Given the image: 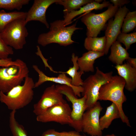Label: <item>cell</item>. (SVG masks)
Here are the masks:
<instances>
[{"instance_id": "cell-1", "label": "cell", "mask_w": 136, "mask_h": 136, "mask_svg": "<svg viewBox=\"0 0 136 136\" xmlns=\"http://www.w3.org/2000/svg\"><path fill=\"white\" fill-rule=\"evenodd\" d=\"M35 84L32 78L27 77L23 85L14 87L6 93L0 91V101L12 111L23 108L33 99Z\"/></svg>"}, {"instance_id": "cell-2", "label": "cell", "mask_w": 136, "mask_h": 136, "mask_svg": "<svg viewBox=\"0 0 136 136\" xmlns=\"http://www.w3.org/2000/svg\"><path fill=\"white\" fill-rule=\"evenodd\" d=\"M125 82L120 76H113L111 80L103 85L99 91L98 100H109L115 104L118 107L122 121L128 126L131 127L128 117L123 109V104L127 100L124 92Z\"/></svg>"}, {"instance_id": "cell-3", "label": "cell", "mask_w": 136, "mask_h": 136, "mask_svg": "<svg viewBox=\"0 0 136 136\" xmlns=\"http://www.w3.org/2000/svg\"><path fill=\"white\" fill-rule=\"evenodd\" d=\"M77 23L66 27L63 20H57L51 23L50 30L48 32L40 34L38 38V43L45 47L50 44L56 43L66 46L75 42L72 36L76 30L82 29L76 27Z\"/></svg>"}, {"instance_id": "cell-4", "label": "cell", "mask_w": 136, "mask_h": 136, "mask_svg": "<svg viewBox=\"0 0 136 136\" xmlns=\"http://www.w3.org/2000/svg\"><path fill=\"white\" fill-rule=\"evenodd\" d=\"M113 74L112 71L104 73L97 67L95 73L89 76L83 81L81 86L83 91L81 94L82 96L86 97V110L96 104L98 100L101 87L111 80Z\"/></svg>"}, {"instance_id": "cell-5", "label": "cell", "mask_w": 136, "mask_h": 136, "mask_svg": "<svg viewBox=\"0 0 136 136\" xmlns=\"http://www.w3.org/2000/svg\"><path fill=\"white\" fill-rule=\"evenodd\" d=\"M29 71L22 60L19 66L0 67V91L6 93L15 87L20 85L28 76Z\"/></svg>"}, {"instance_id": "cell-6", "label": "cell", "mask_w": 136, "mask_h": 136, "mask_svg": "<svg viewBox=\"0 0 136 136\" xmlns=\"http://www.w3.org/2000/svg\"><path fill=\"white\" fill-rule=\"evenodd\" d=\"M25 19L20 18L13 21L1 32L6 44L16 50L22 49L26 43L28 33Z\"/></svg>"}, {"instance_id": "cell-7", "label": "cell", "mask_w": 136, "mask_h": 136, "mask_svg": "<svg viewBox=\"0 0 136 136\" xmlns=\"http://www.w3.org/2000/svg\"><path fill=\"white\" fill-rule=\"evenodd\" d=\"M55 86L58 91L65 95L67 99L72 104L71 117L72 122L70 125L78 132L82 131V119L87 109L86 97L84 96L82 98H78L72 88L67 85L58 84Z\"/></svg>"}, {"instance_id": "cell-8", "label": "cell", "mask_w": 136, "mask_h": 136, "mask_svg": "<svg viewBox=\"0 0 136 136\" xmlns=\"http://www.w3.org/2000/svg\"><path fill=\"white\" fill-rule=\"evenodd\" d=\"M119 8L111 4L108 9L99 14L89 12L85 13L81 18V21L86 26L87 37H97L106 26L107 22L114 16Z\"/></svg>"}, {"instance_id": "cell-9", "label": "cell", "mask_w": 136, "mask_h": 136, "mask_svg": "<svg viewBox=\"0 0 136 136\" xmlns=\"http://www.w3.org/2000/svg\"><path fill=\"white\" fill-rule=\"evenodd\" d=\"M72 111L67 103L58 104L49 108L44 113L37 116L36 120L42 123L54 122L62 125H70L72 122Z\"/></svg>"}, {"instance_id": "cell-10", "label": "cell", "mask_w": 136, "mask_h": 136, "mask_svg": "<svg viewBox=\"0 0 136 136\" xmlns=\"http://www.w3.org/2000/svg\"><path fill=\"white\" fill-rule=\"evenodd\" d=\"M97 101L92 107L88 108L83 115L82 120V131L91 136H102V130L99 124V116L103 109Z\"/></svg>"}, {"instance_id": "cell-11", "label": "cell", "mask_w": 136, "mask_h": 136, "mask_svg": "<svg viewBox=\"0 0 136 136\" xmlns=\"http://www.w3.org/2000/svg\"><path fill=\"white\" fill-rule=\"evenodd\" d=\"M66 103L63 95L57 90L54 84L46 88L39 101L33 105V113L37 116L53 106Z\"/></svg>"}, {"instance_id": "cell-12", "label": "cell", "mask_w": 136, "mask_h": 136, "mask_svg": "<svg viewBox=\"0 0 136 136\" xmlns=\"http://www.w3.org/2000/svg\"><path fill=\"white\" fill-rule=\"evenodd\" d=\"M129 10L125 6L119 8L115 14L114 18L109 19L105 31L106 43L104 51L105 54H108L112 44L116 40L117 36L121 32L123 20Z\"/></svg>"}, {"instance_id": "cell-13", "label": "cell", "mask_w": 136, "mask_h": 136, "mask_svg": "<svg viewBox=\"0 0 136 136\" xmlns=\"http://www.w3.org/2000/svg\"><path fill=\"white\" fill-rule=\"evenodd\" d=\"M59 0H35L33 4L27 12L25 19L27 24L32 21H39L44 24L47 28L49 27L46 16V12L48 8L52 4Z\"/></svg>"}, {"instance_id": "cell-14", "label": "cell", "mask_w": 136, "mask_h": 136, "mask_svg": "<svg viewBox=\"0 0 136 136\" xmlns=\"http://www.w3.org/2000/svg\"><path fill=\"white\" fill-rule=\"evenodd\" d=\"M34 70L38 73L39 78L38 81L35 83L34 88L38 87L45 82L50 81L55 82L61 85H65L71 87L75 95L80 97L83 91L81 86H74L71 84V79L68 77L66 74L60 73L57 77H50L46 75L36 65L32 66Z\"/></svg>"}, {"instance_id": "cell-15", "label": "cell", "mask_w": 136, "mask_h": 136, "mask_svg": "<svg viewBox=\"0 0 136 136\" xmlns=\"http://www.w3.org/2000/svg\"><path fill=\"white\" fill-rule=\"evenodd\" d=\"M119 76L123 78L125 82V88L132 92L136 88V69L130 66L127 63L115 67Z\"/></svg>"}, {"instance_id": "cell-16", "label": "cell", "mask_w": 136, "mask_h": 136, "mask_svg": "<svg viewBox=\"0 0 136 136\" xmlns=\"http://www.w3.org/2000/svg\"><path fill=\"white\" fill-rule=\"evenodd\" d=\"M111 4L109 1H104L102 3L94 1L88 3L81 7L77 10L72 11L64 15L63 22L65 26L72 22V20L77 16L83 13L90 12L93 10H101L104 8L108 7Z\"/></svg>"}, {"instance_id": "cell-17", "label": "cell", "mask_w": 136, "mask_h": 136, "mask_svg": "<svg viewBox=\"0 0 136 136\" xmlns=\"http://www.w3.org/2000/svg\"><path fill=\"white\" fill-rule=\"evenodd\" d=\"M104 55V52L93 50L89 51L83 53L77 60L80 71L84 73L93 72L94 71V64L95 60Z\"/></svg>"}, {"instance_id": "cell-18", "label": "cell", "mask_w": 136, "mask_h": 136, "mask_svg": "<svg viewBox=\"0 0 136 136\" xmlns=\"http://www.w3.org/2000/svg\"><path fill=\"white\" fill-rule=\"evenodd\" d=\"M111 53L109 60L116 65H121L129 56L127 50L123 47L121 43L117 41L114 42L110 48Z\"/></svg>"}, {"instance_id": "cell-19", "label": "cell", "mask_w": 136, "mask_h": 136, "mask_svg": "<svg viewBox=\"0 0 136 136\" xmlns=\"http://www.w3.org/2000/svg\"><path fill=\"white\" fill-rule=\"evenodd\" d=\"M78 58V56L76 55L74 53H73L71 60L73 63V66L70 67L66 71L55 72L56 73H63L68 74L71 77V84L74 86H82L83 81L81 77L84 73L80 71H78L79 69L77 62Z\"/></svg>"}, {"instance_id": "cell-20", "label": "cell", "mask_w": 136, "mask_h": 136, "mask_svg": "<svg viewBox=\"0 0 136 136\" xmlns=\"http://www.w3.org/2000/svg\"><path fill=\"white\" fill-rule=\"evenodd\" d=\"M120 118V114L118 108L114 103L107 107L104 115L99 118V124L103 130L108 128L114 120Z\"/></svg>"}, {"instance_id": "cell-21", "label": "cell", "mask_w": 136, "mask_h": 136, "mask_svg": "<svg viewBox=\"0 0 136 136\" xmlns=\"http://www.w3.org/2000/svg\"><path fill=\"white\" fill-rule=\"evenodd\" d=\"M106 43L105 36L100 37H87L84 41V46L87 50L104 52Z\"/></svg>"}, {"instance_id": "cell-22", "label": "cell", "mask_w": 136, "mask_h": 136, "mask_svg": "<svg viewBox=\"0 0 136 136\" xmlns=\"http://www.w3.org/2000/svg\"><path fill=\"white\" fill-rule=\"evenodd\" d=\"M27 12L15 11L7 12L4 10L0 11V32L13 21L20 18H25Z\"/></svg>"}, {"instance_id": "cell-23", "label": "cell", "mask_w": 136, "mask_h": 136, "mask_svg": "<svg viewBox=\"0 0 136 136\" xmlns=\"http://www.w3.org/2000/svg\"><path fill=\"white\" fill-rule=\"evenodd\" d=\"M92 0H59L56 4L62 5L65 15L79 9L81 7L94 1Z\"/></svg>"}, {"instance_id": "cell-24", "label": "cell", "mask_w": 136, "mask_h": 136, "mask_svg": "<svg viewBox=\"0 0 136 136\" xmlns=\"http://www.w3.org/2000/svg\"><path fill=\"white\" fill-rule=\"evenodd\" d=\"M16 111H12L10 113L9 125L13 136H28L23 126L19 123L15 118Z\"/></svg>"}, {"instance_id": "cell-25", "label": "cell", "mask_w": 136, "mask_h": 136, "mask_svg": "<svg viewBox=\"0 0 136 136\" xmlns=\"http://www.w3.org/2000/svg\"><path fill=\"white\" fill-rule=\"evenodd\" d=\"M136 26V11L128 12L125 17L122 26L121 32L127 33L133 30Z\"/></svg>"}, {"instance_id": "cell-26", "label": "cell", "mask_w": 136, "mask_h": 136, "mask_svg": "<svg viewBox=\"0 0 136 136\" xmlns=\"http://www.w3.org/2000/svg\"><path fill=\"white\" fill-rule=\"evenodd\" d=\"M29 0H0V8L8 10H19L23 6L28 4Z\"/></svg>"}, {"instance_id": "cell-27", "label": "cell", "mask_w": 136, "mask_h": 136, "mask_svg": "<svg viewBox=\"0 0 136 136\" xmlns=\"http://www.w3.org/2000/svg\"><path fill=\"white\" fill-rule=\"evenodd\" d=\"M116 41L123 43L127 50L130 48L131 44L136 42V32L127 33L121 32L117 36Z\"/></svg>"}, {"instance_id": "cell-28", "label": "cell", "mask_w": 136, "mask_h": 136, "mask_svg": "<svg viewBox=\"0 0 136 136\" xmlns=\"http://www.w3.org/2000/svg\"><path fill=\"white\" fill-rule=\"evenodd\" d=\"M41 136H84L75 130L59 132L53 129H49L44 131Z\"/></svg>"}, {"instance_id": "cell-29", "label": "cell", "mask_w": 136, "mask_h": 136, "mask_svg": "<svg viewBox=\"0 0 136 136\" xmlns=\"http://www.w3.org/2000/svg\"><path fill=\"white\" fill-rule=\"evenodd\" d=\"M13 48L7 45L3 40L0 32V59H6L14 54Z\"/></svg>"}, {"instance_id": "cell-30", "label": "cell", "mask_w": 136, "mask_h": 136, "mask_svg": "<svg viewBox=\"0 0 136 136\" xmlns=\"http://www.w3.org/2000/svg\"><path fill=\"white\" fill-rule=\"evenodd\" d=\"M22 60L21 59H18L13 61L11 58H8L6 59H0V67H8L14 65L19 66Z\"/></svg>"}, {"instance_id": "cell-31", "label": "cell", "mask_w": 136, "mask_h": 136, "mask_svg": "<svg viewBox=\"0 0 136 136\" xmlns=\"http://www.w3.org/2000/svg\"><path fill=\"white\" fill-rule=\"evenodd\" d=\"M110 1L113 3L114 6H117L119 8L130 2V1L127 0H111Z\"/></svg>"}, {"instance_id": "cell-32", "label": "cell", "mask_w": 136, "mask_h": 136, "mask_svg": "<svg viewBox=\"0 0 136 136\" xmlns=\"http://www.w3.org/2000/svg\"><path fill=\"white\" fill-rule=\"evenodd\" d=\"M127 62L132 67L136 69V58L129 57L126 60Z\"/></svg>"}, {"instance_id": "cell-33", "label": "cell", "mask_w": 136, "mask_h": 136, "mask_svg": "<svg viewBox=\"0 0 136 136\" xmlns=\"http://www.w3.org/2000/svg\"><path fill=\"white\" fill-rule=\"evenodd\" d=\"M84 135V136H86V135ZM104 136H117L116 135H115V134H110L107 135H105Z\"/></svg>"}, {"instance_id": "cell-34", "label": "cell", "mask_w": 136, "mask_h": 136, "mask_svg": "<svg viewBox=\"0 0 136 136\" xmlns=\"http://www.w3.org/2000/svg\"><path fill=\"white\" fill-rule=\"evenodd\" d=\"M102 1H103L102 0H94V1H95V2L98 3H100V2H102Z\"/></svg>"}]
</instances>
